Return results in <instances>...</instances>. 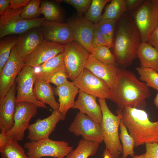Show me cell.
I'll return each mask as SVG.
<instances>
[{"label":"cell","mask_w":158,"mask_h":158,"mask_svg":"<svg viewBox=\"0 0 158 158\" xmlns=\"http://www.w3.org/2000/svg\"><path fill=\"white\" fill-rule=\"evenodd\" d=\"M68 75L65 70H60L53 74L48 82L55 85L56 87L60 86L68 81Z\"/></svg>","instance_id":"74e56055"},{"label":"cell","mask_w":158,"mask_h":158,"mask_svg":"<svg viewBox=\"0 0 158 158\" xmlns=\"http://www.w3.org/2000/svg\"><path fill=\"white\" fill-rule=\"evenodd\" d=\"M0 152L1 158H29L18 141L11 140L0 150Z\"/></svg>","instance_id":"4dcf8cb0"},{"label":"cell","mask_w":158,"mask_h":158,"mask_svg":"<svg viewBox=\"0 0 158 158\" xmlns=\"http://www.w3.org/2000/svg\"><path fill=\"white\" fill-rule=\"evenodd\" d=\"M147 42L158 51V27L150 36Z\"/></svg>","instance_id":"60d3db41"},{"label":"cell","mask_w":158,"mask_h":158,"mask_svg":"<svg viewBox=\"0 0 158 158\" xmlns=\"http://www.w3.org/2000/svg\"><path fill=\"white\" fill-rule=\"evenodd\" d=\"M10 4V0H0V15L6 11Z\"/></svg>","instance_id":"f6af8a7d"},{"label":"cell","mask_w":158,"mask_h":158,"mask_svg":"<svg viewBox=\"0 0 158 158\" xmlns=\"http://www.w3.org/2000/svg\"><path fill=\"white\" fill-rule=\"evenodd\" d=\"M117 20L113 19H103L97 23L101 33L104 37L107 46L113 48L114 29Z\"/></svg>","instance_id":"1f68e13d"},{"label":"cell","mask_w":158,"mask_h":158,"mask_svg":"<svg viewBox=\"0 0 158 158\" xmlns=\"http://www.w3.org/2000/svg\"><path fill=\"white\" fill-rule=\"evenodd\" d=\"M136 70L139 78L145 82L146 85L158 91V72L150 68L138 67Z\"/></svg>","instance_id":"d6a6232c"},{"label":"cell","mask_w":158,"mask_h":158,"mask_svg":"<svg viewBox=\"0 0 158 158\" xmlns=\"http://www.w3.org/2000/svg\"><path fill=\"white\" fill-rule=\"evenodd\" d=\"M121 113V120L134 140V147L158 143V120L151 121L145 111L135 108L125 107Z\"/></svg>","instance_id":"3957f363"},{"label":"cell","mask_w":158,"mask_h":158,"mask_svg":"<svg viewBox=\"0 0 158 158\" xmlns=\"http://www.w3.org/2000/svg\"><path fill=\"white\" fill-rule=\"evenodd\" d=\"M105 99L98 98L102 114L101 124L104 141L106 148L113 156L119 157L123 153V147L119 137L118 129L121 121V111L116 110L117 115L110 111L106 103Z\"/></svg>","instance_id":"277c9868"},{"label":"cell","mask_w":158,"mask_h":158,"mask_svg":"<svg viewBox=\"0 0 158 158\" xmlns=\"http://www.w3.org/2000/svg\"><path fill=\"white\" fill-rule=\"evenodd\" d=\"M40 0H30L28 4L24 7L21 13L20 16L26 19H32L38 18L42 14Z\"/></svg>","instance_id":"e575fe53"},{"label":"cell","mask_w":158,"mask_h":158,"mask_svg":"<svg viewBox=\"0 0 158 158\" xmlns=\"http://www.w3.org/2000/svg\"><path fill=\"white\" fill-rule=\"evenodd\" d=\"M120 133L119 134L123 147L122 158H126L128 156L134 157L135 153L134 151L135 141L133 138L127 131V128L121 121L120 124Z\"/></svg>","instance_id":"f546056e"},{"label":"cell","mask_w":158,"mask_h":158,"mask_svg":"<svg viewBox=\"0 0 158 158\" xmlns=\"http://www.w3.org/2000/svg\"><path fill=\"white\" fill-rule=\"evenodd\" d=\"M42 14L48 21L61 22L62 12L60 7L54 2L48 0L43 1L40 4Z\"/></svg>","instance_id":"83f0119b"},{"label":"cell","mask_w":158,"mask_h":158,"mask_svg":"<svg viewBox=\"0 0 158 158\" xmlns=\"http://www.w3.org/2000/svg\"><path fill=\"white\" fill-rule=\"evenodd\" d=\"M145 145V158H158V143H147Z\"/></svg>","instance_id":"ab89813d"},{"label":"cell","mask_w":158,"mask_h":158,"mask_svg":"<svg viewBox=\"0 0 158 158\" xmlns=\"http://www.w3.org/2000/svg\"><path fill=\"white\" fill-rule=\"evenodd\" d=\"M91 54L99 61L107 64L116 65L115 57L106 46L93 49Z\"/></svg>","instance_id":"d590c367"},{"label":"cell","mask_w":158,"mask_h":158,"mask_svg":"<svg viewBox=\"0 0 158 158\" xmlns=\"http://www.w3.org/2000/svg\"><path fill=\"white\" fill-rule=\"evenodd\" d=\"M73 82L85 93L98 98L110 100L111 90L107 83L85 68Z\"/></svg>","instance_id":"7c38bea8"},{"label":"cell","mask_w":158,"mask_h":158,"mask_svg":"<svg viewBox=\"0 0 158 158\" xmlns=\"http://www.w3.org/2000/svg\"><path fill=\"white\" fill-rule=\"evenodd\" d=\"M13 9L8 7L0 15V38L7 36L21 34L29 30L41 27L44 18L26 19L20 16L23 8Z\"/></svg>","instance_id":"5b68a950"},{"label":"cell","mask_w":158,"mask_h":158,"mask_svg":"<svg viewBox=\"0 0 158 158\" xmlns=\"http://www.w3.org/2000/svg\"><path fill=\"white\" fill-rule=\"evenodd\" d=\"M24 147L27 150L26 154L29 158H41L49 156L63 157L73 150L65 140L56 141L48 138L25 142Z\"/></svg>","instance_id":"8992f818"},{"label":"cell","mask_w":158,"mask_h":158,"mask_svg":"<svg viewBox=\"0 0 158 158\" xmlns=\"http://www.w3.org/2000/svg\"><path fill=\"white\" fill-rule=\"evenodd\" d=\"M151 96L145 83L140 81L131 71L120 68L110 99L116 103L118 109L122 111L125 107H130L142 109L146 105L145 99Z\"/></svg>","instance_id":"6da1fadb"},{"label":"cell","mask_w":158,"mask_h":158,"mask_svg":"<svg viewBox=\"0 0 158 158\" xmlns=\"http://www.w3.org/2000/svg\"><path fill=\"white\" fill-rule=\"evenodd\" d=\"M0 150L3 149L11 139L6 135V133L4 129L0 128Z\"/></svg>","instance_id":"7bdbcfd3"},{"label":"cell","mask_w":158,"mask_h":158,"mask_svg":"<svg viewBox=\"0 0 158 158\" xmlns=\"http://www.w3.org/2000/svg\"><path fill=\"white\" fill-rule=\"evenodd\" d=\"M37 72L34 68L25 65L16 78L17 83L16 103L27 102L38 107L49 109L46 104L37 100L33 93V85L37 79Z\"/></svg>","instance_id":"30bf717a"},{"label":"cell","mask_w":158,"mask_h":158,"mask_svg":"<svg viewBox=\"0 0 158 158\" xmlns=\"http://www.w3.org/2000/svg\"><path fill=\"white\" fill-rule=\"evenodd\" d=\"M65 45L44 40L24 60L25 64L32 68L38 67L49 59L64 51Z\"/></svg>","instance_id":"2e32d148"},{"label":"cell","mask_w":158,"mask_h":158,"mask_svg":"<svg viewBox=\"0 0 158 158\" xmlns=\"http://www.w3.org/2000/svg\"><path fill=\"white\" fill-rule=\"evenodd\" d=\"M18 39L13 35L6 36L0 39V71L8 59L13 47L16 44Z\"/></svg>","instance_id":"f1b7e54d"},{"label":"cell","mask_w":158,"mask_h":158,"mask_svg":"<svg viewBox=\"0 0 158 158\" xmlns=\"http://www.w3.org/2000/svg\"><path fill=\"white\" fill-rule=\"evenodd\" d=\"M141 42L140 33L134 20L127 14H123L114 40V55L118 63L123 67L130 65L137 57Z\"/></svg>","instance_id":"7a4b0ae2"},{"label":"cell","mask_w":158,"mask_h":158,"mask_svg":"<svg viewBox=\"0 0 158 158\" xmlns=\"http://www.w3.org/2000/svg\"><path fill=\"white\" fill-rule=\"evenodd\" d=\"M134 158H145V153L139 155H135Z\"/></svg>","instance_id":"c3c4849f"},{"label":"cell","mask_w":158,"mask_h":158,"mask_svg":"<svg viewBox=\"0 0 158 158\" xmlns=\"http://www.w3.org/2000/svg\"><path fill=\"white\" fill-rule=\"evenodd\" d=\"M127 10L126 0H111L106 7L100 20L106 19L117 20Z\"/></svg>","instance_id":"4316f807"},{"label":"cell","mask_w":158,"mask_h":158,"mask_svg":"<svg viewBox=\"0 0 158 158\" xmlns=\"http://www.w3.org/2000/svg\"><path fill=\"white\" fill-rule=\"evenodd\" d=\"M66 116L58 110H53L48 117L44 119H37L35 122L30 124L26 138L31 141H36L49 138L58 123L61 121L64 120Z\"/></svg>","instance_id":"5bb4252c"},{"label":"cell","mask_w":158,"mask_h":158,"mask_svg":"<svg viewBox=\"0 0 158 158\" xmlns=\"http://www.w3.org/2000/svg\"><path fill=\"white\" fill-rule=\"evenodd\" d=\"M30 0H10L9 7L13 9H17L26 6L30 2Z\"/></svg>","instance_id":"b9f144b4"},{"label":"cell","mask_w":158,"mask_h":158,"mask_svg":"<svg viewBox=\"0 0 158 158\" xmlns=\"http://www.w3.org/2000/svg\"><path fill=\"white\" fill-rule=\"evenodd\" d=\"M102 156V158H117L112 155L106 148L104 151Z\"/></svg>","instance_id":"bcb514c9"},{"label":"cell","mask_w":158,"mask_h":158,"mask_svg":"<svg viewBox=\"0 0 158 158\" xmlns=\"http://www.w3.org/2000/svg\"><path fill=\"white\" fill-rule=\"evenodd\" d=\"M110 0H92L89 8L85 13L86 18L94 24L97 23L102 16V13L106 4Z\"/></svg>","instance_id":"836d02e7"},{"label":"cell","mask_w":158,"mask_h":158,"mask_svg":"<svg viewBox=\"0 0 158 158\" xmlns=\"http://www.w3.org/2000/svg\"><path fill=\"white\" fill-rule=\"evenodd\" d=\"M41 27L44 39L47 40L65 45L74 40L67 23L46 20Z\"/></svg>","instance_id":"ac0fdd59"},{"label":"cell","mask_w":158,"mask_h":158,"mask_svg":"<svg viewBox=\"0 0 158 158\" xmlns=\"http://www.w3.org/2000/svg\"><path fill=\"white\" fill-rule=\"evenodd\" d=\"M33 93L36 99L44 104H47L53 110H58L59 104L54 96V89L50 83L36 79L34 83Z\"/></svg>","instance_id":"603a6c76"},{"label":"cell","mask_w":158,"mask_h":158,"mask_svg":"<svg viewBox=\"0 0 158 158\" xmlns=\"http://www.w3.org/2000/svg\"><path fill=\"white\" fill-rule=\"evenodd\" d=\"M65 45L64 63L68 78L73 81L84 69L90 54L83 46L74 40Z\"/></svg>","instance_id":"ba28073f"},{"label":"cell","mask_w":158,"mask_h":158,"mask_svg":"<svg viewBox=\"0 0 158 158\" xmlns=\"http://www.w3.org/2000/svg\"><path fill=\"white\" fill-rule=\"evenodd\" d=\"M63 52L49 59L40 66L37 72V79L48 82L56 72L60 70H65L63 62Z\"/></svg>","instance_id":"cb8c5ba5"},{"label":"cell","mask_w":158,"mask_h":158,"mask_svg":"<svg viewBox=\"0 0 158 158\" xmlns=\"http://www.w3.org/2000/svg\"><path fill=\"white\" fill-rule=\"evenodd\" d=\"M68 130L75 135H80L85 140L99 143L103 141L101 124L80 112L77 113Z\"/></svg>","instance_id":"8fae6325"},{"label":"cell","mask_w":158,"mask_h":158,"mask_svg":"<svg viewBox=\"0 0 158 158\" xmlns=\"http://www.w3.org/2000/svg\"><path fill=\"white\" fill-rule=\"evenodd\" d=\"M140 66L150 68L158 72V51L147 42L140 44L137 52Z\"/></svg>","instance_id":"d4e9b609"},{"label":"cell","mask_w":158,"mask_h":158,"mask_svg":"<svg viewBox=\"0 0 158 158\" xmlns=\"http://www.w3.org/2000/svg\"><path fill=\"white\" fill-rule=\"evenodd\" d=\"M16 82L6 95L0 99V128L6 133L11 130L14 124V116L16 102Z\"/></svg>","instance_id":"ffe728a7"},{"label":"cell","mask_w":158,"mask_h":158,"mask_svg":"<svg viewBox=\"0 0 158 158\" xmlns=\"http://www.w3.org/2000/svg\"><path fill=\"white\" fill-rule=\"evenodd\" d=\"M54 93L59 97V111L66 116L68 111L73 108L75 99L78 93L79 89L72 82L68 81L64 84L55 88Z\"/></svg>","instance_id":"7402d4cb"},{"label":"cell","mask_w":158,"mask_h":158,"mask_svg":"<svg viewBox=\"0 0 158 158\" xmlns=\"http://www.w3.org/2000/svg\"><path fill=\"white\" fill-rule=\"evenodd\" d=\"M92 46L93 49L102 46H107L105 40L101 33L97 23L95 24Z\"/></svg>","instance_id":"f35d334b"},{"label":"cell","mask_w":158,"mask_h":158,"mask_svg":"<svg viewBox=\"0 0 158 158\" xmlns=\"http://www.w3.org/2000/svg\"><path fill=\"white\" fill-rule=\"evenodd\" d=\"M54 158H64L63 157H55Z\"/></svg>","instance_id":"681fc988"},{"label":"cell","mask_w":158,"mask_h":158,"mask_svg":"<svg viewBox=\"0 0 158 158\" xmlns=\"http://www.w3.org/2000/svg\"><path fill=\"white\" fill-rule=\"evenodd\" d=\"M62 1L73 6L77 11L79 16L86 13L90 6L91 0H64Z\"/></svg>","instance_id":"8d00e7d4"},{"label":"cell","mask_w":158,"mask_h":158,"mask_svg":"<svg viewBox=\"0 0 158 158\" xmlns=\"http://www.w3.org/2000/svg\"><path fill=\"white\" fill-rule=\"evenodd\" d=\"M85 68L104 80L107 83L111 90L115 86L120 70V68L116 64L105 63L90 54Z\"/></svg>","instance_id":"e0dca14e"},{"label":"cell","mask_w":158,"mask_h":158,"mask_svg":"<svg viewBox=\"0 0 158 158\" xmlns=\"http://www.w3.org/2000/svg\"><path fill=\"white\" fill-rule=\"evenodd\" d=\"M70 27L74 40L85 47L91 54L93 50L92 41L95 24L85 17L69 20Z\"/></svg>","instance_id":"9a60e30c"},{"label":"cell","mask_w":158,"mask_h":158,"mask_svg":"<svg viewBox=\"0 0 158 158\" xmlns=\"http://www.w3.org/2000/svg\"><path fill=\"white\" fill-rule=\"evenodd\" d=\"M100 143L84 139L79 141L76 148L73 150L66 156V158H88L95 155Z\"/></svg>","instance_id":"484cf974"},{"label":"cell","mask_w":158,"mask_h":158,"mask_svg":"<svg viewBox=\"0 0 158 158\" xmlns=\"http://www.w3.org/2000/svg\"><path fill=\"white\" fill-rule=\"evenodd\" d=\"M78 93V99L75 101L73 108L79 109L80 112L101 124L102 114L101 106L97 102V97L80 90Z\"/></svg>","instance_id":"44dd1931"},{"label":"cell","mask_w":158,"mask_h":158,"mask_svg":"<svg viewBox=\"0 0 158 158\" xmlns=\"http://www.w3.org/2000/svg\"><path fill=\"white\" fill-rule=\"evenodd\" d=\"M144 1L143 0H126L127 9L132 11Z\"/></svg>","instance_id":"ee69618b"},{"label":"cell","mask_w":158,"mask_h":158,"mask_svg":"<svg viewBox=\"0 0 158 158\" xmlns=\"http://www.w3.org/2000/svg\"><path fill=\"white\" fill-rule=\"evenodd\" d=\"M38 108L36 105L29 102L16 103L14 125L11 129L6 133L9 139L18 142L23 140L31 119L38 114Z\"/></svg>","instance_id":"9c48e42d"},{"label":"cell","mask_w":158,"mask_h":158,"mask_svg":"<svg viewBox=\"0 0 158 158\" xmlns=\"http://www.w3.org/2000/svg\"><path fill=\"white\" fill-rule=\"evenodd\" d=\"M134 20L140 33L142 42L158 27V0L144 1L134 13Z\"/></svg>","instance_id":"52a82bcc"},{"label":"cell","mask_w":158,"mask_h":158,"mask_svg":"<svg viewBox=\"0 0 158 158\" xmlns=\"http://www.w3.org/2000/svg\"><path fill=\"white\" fill-rule=\"evenodd\" d=\"M44 40L41 27L31 29L18 37L16 44L17 51L24 60Z\"/></svg>","instance_id":"d6986e66"},{"label":"cell","mask_w":158,"mask_h":158,"mask_svg":"<svg viewBox=\"0 0 158 158\" xmlns=\"http://www.w3.org/2000/svg\"><path fill=\"white\" fill-rule=\"evenodd\" d=\"M25 65L24 59L18 53L15 45L8 59L0 71V99L7 94Z\"/></svg>","instance_id":"4fadbf2b"},{"label":"cell","mask_w":158,"mask_h":158,"mask_svg":"<svg viewBox=\"0 0 158 158\" xmlns=\"http://www.w3.org/2000/svg\"><path fill=\"white\" fill-rule=\"evenodd\" d=\"M154 103L156 107L158 109V91L157 95L154 100Z\"/></svg>","instance_id":"7dc6e473"}]
</instances>
